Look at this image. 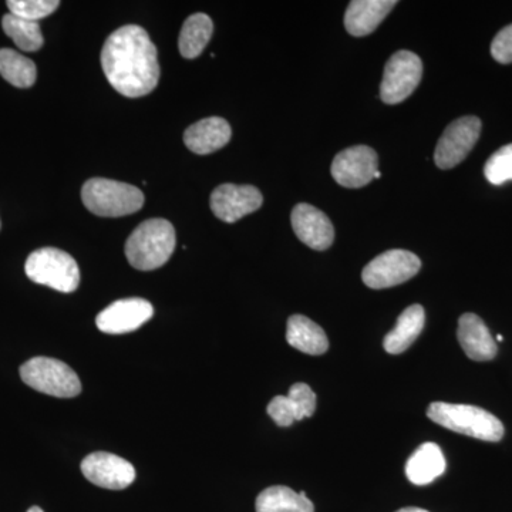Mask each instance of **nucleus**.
<instances>
[{
    "label": "nucleus",
    "mask_w": 512,
    "mask_h": 512,
    "mask_svg": "<svg viewBox=\"0 0 512 512\" xmlns=\"http://www.w3.org/2000/svg\"><path fill=\"white\" fill-rule=\"evenodd\" d=\"M101 67L113 89L130 99L147 96L160 80L157 47L136 25L123 26L109 36L101 50Z\"/></svg>",
    "instance_id": "obj_1"
},
{
    "label": "nucleus",
    "mask_w": 512,
    "mask_h": 512,
    "mask_svg": "<svg viewBox=\"0 0 512 512\" xmlns=\"http://www.w3.org/2000/svg\"><path fill=\"white\" fill-rule=\"evenodd\" d=\"M175 244L177 237L173 224L156 218L144 221L134 229L126 242V256L130 265L138 271H154L167 264Z\"/></svg>",
    "instance_id": "obj_2"
},
{
    "label": "nucleus",
    "mask_w": 512,
    "mask_h": 512,
    "mask_svg": "<svg viewBox=\"0 0 512 512\" xmlns=\"http://www.w3.org/2000/svg\"><path fill=\"white\" fill-rule=\"evenodd\" d=\"M427 417L444 429L473 439L497 443L504 437V424L494 414L470 404L431 403Z\"/></svg>",
    "instance_id": "obj_3"
},
{
    "label": "nucleus",
    "mask_w": 512,
    "mask_h": 512,
    "mask_svg": "<svg viewBox=\"0 0 512 512\" xmlns=\"http://www.w3.org/2000/svg\"><path fill=\"white\" fill-rule=\"evenodd\" d=\"M87 210L99 217L117 218L134 214L144 205L143 191L134 185L106 178H92L82 188Z\"/></svg>",
    "instance_id": "obj_4"
},
{
    "label": "nucleus",
    "mask_w": 512,
    "mask_h": 512,
    "mask_svg": "<svg viewBox=\"0 0 512 512\" xmlns=\"http://www.w3.org/2000/svg\"><path fill=\"white\" fill-rule=\"evenodd\" d=\"M20 377L36 392L59 399H72L82 393V382L72 367L52 357H33L20 367Z\"/></svg>",
    "instance_id": "obj_5"
},
{
    "label": "nucleus",
    "mask_w": 512,
    "mask_h": 512,
    "mask_svg": "<svg viewBox=\"0 0 512 512\" xmlns=\"http://www.w3.org/2000/svg\"><path fill=\"white\" fill-rule=\"evenodd\" d=\"M25 272L35 284L72 293L80 285V269L72 255L57 248H40L29 255Z\"/></svg>",
    "instance_id": "obj_6"
},
{
    "label": "nucleus",
    "mask_w": 512,
    "mask_h": 512,
    "mask_svg": "<svg viewBox=\"0 0 512 512\" xmlns=\"http://www.w3.org/2000/svg\"><path fill=\"white\" fill-rule=\"evenodd\" d=\"M420 269L419 256L404 249H392L369 262L363 269L362 279L372 289L393 288L414 278Z\"/></svg>",
    "instance_id": "obj_7"
},
{
    "label": "nucleus",
    "mask_w": 512,
    "mask_h": 512,
    "mask_svg": "<svg viewBox=\"0 0 512 512\" xmlns=\"http://www.w3.org/2000/svg\"><path fill=\"white\" fill-rule=\"evenodd\" d=\"M423 77V63L409 50H400L384 67L380 97L386 104H399L410 97Z\"/></svg>",
    "instance_id": "obj_8"
},
{
    "label": "nucleus",
    "mask_w": 512,
    "mask_h": 512,
    "mask_svg": "<svg viewBox=\"0 0 512 512\" xmlns=\"http://www.w3.org/2000/svg\"><path fill=\"white\" fill-rule=\"evenodd\" d=\"M481 120L478 117H461L444 130L437 143L434 161L441 170H450L466 160L480 138Z\"/></svg>",
    "instance_id": "obj_9"
},
{
    "label": "nucleus",
    "mask_w": 512,
    "mask_h": 512,
    "mask_svg": "<svg viewBox=\"0 0 512 512\" xmlns=\"http://www.w3.org/2000/svg\"><path fill=\"white\" fill-rule=\"evenodd\" d=\"M80 468L90 483L107 490H124L130 487L137 477L136 468L130 461L106 451L89 454L82 461Z\"/></svg>",
    "instance_id": "obj_10"
},
{
    "label": "nucleus",
    "mask_w": 512,
    "mask_h": 512,
    "mask_svg": "<svg viewBox=\"0 0 512 512\" xmlns=\"http://www.w3.org/2000/svg\"><path fill=\"white\" fill-rule=\"evenodd\" d=\"M330 171L336 183L342 187H365L375 180L379 171L376 151L367 146L346 148L335 157Z\"/></svg>",
    "instance_id": "obj_11"
},
{
    "label": "nucleus",
    "mask_w": 512,
    "mask_h": 512,
    "mask_svg": "<svg viewBox=\"0 0 512 512\" xmlns=\"http://www.w3.org/2000/svg\"><path fill=\"white\" fill-rule=\"evenodd\" d=\"M264 204V197L252 185L224 184L211 194V210L221 221L234 224L258 211Z\"/></svg>",
    "instance_id": "obj_12"
},
{
    "label": "nucleus",
    "mask_w": 512,
    "mask_h": 512,
    "mask_svg": "<svg viewBox=\"0 0 512 512\" xmlns=\"http://www.w3.org/2000/svg\"><path fill=\"white\" fill-rule=\"evenodd\" d=\"M153 315V305L146 299H120L97 315L96 325L107 335H124L140 329Z\"/></svg>",
    "instance_id": "obj_13"
},
{
    "label": "nucleus",
    "mask_w": 512,
    "mask_h": 512,
    "mask_svg": "<svg viewBox=\"0 0 512 512\" xmlns=\"http://www.w3.org/2000/svg\"><path fill=\"white\" fill-rule=\"evenodd\" d=\"M292 228L303 244L315 251L332 247L335 229L332 222L318 208L309 204H298L292 211Z\"/></svg>",
    "instance_id": "obj_14"
},
{
    "label": "nucleus",
    "mask_w": 512,
    "mask_h": 512,
    "mask_svg": "<svg viewBox=\"0 0 512 512\" xmlns=\"http://www.w3.org/2000/svg\"><path fill=\"white\" fill-rule=\"evenodd\" d=\"M316 410V394L306 383H295L288 396H276L268 404V414L276 426L289 427L295 421L312 417Z\"/></svg>",
    "instance_id": "obj_15"
},
{
    "label": "nucleus",
    "mask_w": 512,
    "mask_h": 512,
    "mask_svg": "<svg viewBox=\"0 0 512 512\" xmlns=\"http://www.w3.org/2000/svg\"><path fill=\"white\" fill-rule=\"evenodd\" d=\"M457 336L461 348L471 360L488 362L497 356V342L480 316L464 313L458 320Z\"/></svg>",
    "instance_id": "obj_16"
},
{
    "label": "nucleus",
    "mask_w": 512,
    "mask_h": 512,
    "mask_svg": "<svg viewBox=\"0 0 512 512\" xmlns=\"http://www.w3.org/2000/svg\"><path fill=\"white\" fill-rule=\"evenodd\" d=\"M231 136V126L227 120L221 117H208L185 130L184 143L192 153L207 156L227 146Z\"/></svg>",
    "instance_id": "obj_17"
},
{
    "label": "nucleus",
    "mask_w": 512,
    "mask_h": 512,
    "mask_svg": "<svg viewBox=\"0 0 512 512\" xmlns=\"http://www.w3.org/2000/svg\"><path fill=\"white\" fill-rule=\"evenodd\" d=\"M397 5L394 0H355L345 15V28L350 35L362 37L375 32L377 26Z\"/></svg>",
    "instance_id": "obj_18"
},
{
    "label": "nucleus",
    "mask_w": 512,
    "mask_h": 512,
    "mask_svg": "<svg viewBox=\"0 0 512 512\" xmlns=\"http://www.w3.org/2000/svg\"><path fill=\"white\" fill-rule=\"evenodd\" d=\"M446 468L441 448L436 443H424L407 460L406 476L414 485H427L443 476Z\"/></svg>",
    "instance_id": "obj_19"
},
{
    "label": "nucleus",
    "mask_w": 512,
    "mask_h": 512,
    "mask_svg": "<svg viewBox=\"0 0 512 512\" xmlns=\"http://www.w3.org/2000/svg\"><path fill=\"white\" fill-rule=\"evenodd\" d=\"M286 340L292 348L306 355H323L329 349L325 330L320 328L318 323L302 315H293L288 319Z\"/></svg>",
    "instance_id": "obj_20"
},
{
    "label": "nucleus",
    "mask_w": 512,
    "mask_h": 512,
    "mask_svg": "<svg viewBox=\"0 0 512 512\" xmlns=\"http://www.w3.org/2000/svg\"><path fill=\"white\" fill-rule=\"evenodd\" d=\"M426 322V313L421 305H412L406 309L397 319L392 332L384 338V350L390 355H400L413 345L419 338L421 330Z\"/></svg>",
    "instance_id": "obj_21"
},
{
    "label": "nucleus",
    "mask_w": 512,
    "mask_h": 512,
    "mask_svg": "<svg viewBox=\"0 0 512 512\" xmlns=\"http://www.w3.org/2000/svg\"><path fill=\"white\" fill-rule=\"evenodd\" d=\"M256 512H315L305 491L295 493L285 485L266 488L256 498Z\"/></svg>",
    "instance_id": "obj_22"
},
{
    "label": "nucleus",
    "mask_w": 512,
    "mask_h": 512,
    "mask_svg": "<svg viewBox=\"0 0 512 512\" xmlns=\"http://www.w3.org/2000/svg\"><path fill=\"white\" fill-rule=\"evenodd\" d=\"M212 33H214V23L210 16L204 13H195L190 16L185 20L180 40H178L181 56L185 59H195L200 56L210 42Z\"/></svg>",
    "instance_id": "obj_23"
},
{
    "label": "nucleus",
    "mask_w": 512,
    "mask_h": 512,
    "mask_svg": "<svg viewBox=\"0 0 512 512\" xmlns=\"http://www.w3.org/2000/svg\"><path fill=\"white\" fill-rule=\"evenodd\" d=\"M0 74L19 89H29L36 82V64L12 49H0Z\"/></svg>",
    "instance_id": "obj_24"
},
{
    "label": "nucleus",
    "mask_w": 512,
    "mask_h": 512,
    "mask_svg": "<svg viewBox=\"0 0 512 512\" xmlns=\"http://www.w3.org/2000/svg\"><path fill=\"white\" fill-rule=\"evenodd\" d=\"M2 28L23 52H37L45 43L39 22H30L8 13L3 16Z\"/></svg>",
    "instance_id": "obj_25"
},
{
    "label": "nucleus",
    "mask_w": 512,
    "mask_h": 512,
    "mask_svg": "<svg viewBox=\"0 0 512 512\" xmlns=\"http://www.w3.org/2000/svg\"><path fill=\"white\" fill-rule=\"evenodd\" d=\"M6 5L12 15L30 22H39L40 19H45L56 12L60 2L59 0H9Z\"/></svg>",
    "instance_id": "obj_26"
},
{
    "label": "nucleus",
    "mask_w": 512,
    "mask_h": 512,
    "mask_svg": "<svg viewBox=\"0 0 512 512\" xmlns=\"http://www.w3.org/2000/svg\"><path fill=\"white\" fill-rule=\"evenodd\" d=\"M485 178L493 185L512 180V144L495 151L484 167Z\"/></svg>",
    "instance_id": "obj_27"
},
{
    "label": "nucleus",
    "mask_w": 512,
    "mask_h": 512,
    "mask_svg": "<svg viewBox=\"0 0 512 512\" xmlns=\"http://www.w3.org/2000/svg\"><path fill=\"white\" fill-rule=\"evenodd\" d=\"M491 55L498 63H512V25L501 29L491 43Z\"/></svg>",
    "instance_id": "obj_28"
},
{
    "label": "nucleus",
    "mask_w": 512,
    "mask_h": 512,
    "mask_svg": "<svg viewBox=\"0 0 512 512\" xmlns=\"http://www.w3.org/2000/svg\"><path fill=\"white\" fill-rule=\"evenodd\" d=\"M396 512H429V511L423 510V508L407 507V508H402V510H399Z\"/></svg>",
    "instance_id": "obj_29"
},
{
    "label": "nucleus",
    "mask_w": 512,
    "mask_h": 512,
    "mask_svg": "<svg viewBox=\"0 0 512 512\" xmlns=\"http://www.w3.org/2000/svg\"><path fill=\"white\" fill-rule=\"evenodd\" d=\"M28 512H45L42 510V508H39V507H32V508H29Z\"/></svg>",
    "instance_id": "obj_30"
},
{
    "label": "nucleus",
    "mask_w": 512,
    "mask_h": 512,
    "mask_svg": "<svg viewBox=\"0 0 512 512\" xmlns=\"http://www.w3.org/2000/svg\"><path fill=\"white\" fill-rule=\"evenodd\" d=\"M503 340H504L503 336H501V335L497 336V342H503Z\"/></svg>",
    "instance_id": "obj_31"
}]
</instances>
